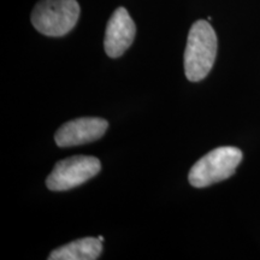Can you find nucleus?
Wrapping results in <instances>:
<instances>
[{
  "label": "nucleus",
  "mask_w": 260,
  "mask_h": 260,
  "mask_svg": "<svg viewBox=\"0 0 260 260\" xmlns=\"http://www.w3.org/2000/svg\"><path fill=\"white\" fill-rule=\"evenodd\" d=\"M218 50L214 29L207 21H197L191 25L184 51V71L191 82H199L212 69Z\"/></svg>",
  "instance_id": "nucleus-1"
},
{
  "label": "nucleus",
  "mask_w": 260,
  "mask_h": 260,
  "mask_svg": "<svg viewBox=\"0 0 260 260\" xmlns=\"http://www.w3.org/2000/svg\"><path fill=\"white\" fill-rule=\"evenodd\" d=\"M242 160V152L236 147H218L199 159L190 169L188 180L195 188L212 186L235 174Z\"/></svg>",
  "instance_id": "nucleus-2"
},
{
  "label": "nucleus",
  "mask_w": 260,
  "mask_h": 260,
  "mask_svg": "<svg viewBox=\"0 0 260 260\" xmlns=\"http://www.w3.org/2000/svg\"><path fill=\"white\" fill-rule=\"evenodd\" d=\"M79 17L76 0H41L31 12V24L47 37H63L73 30Z\"/></svg>",
  "instance_id": "nucleus-3"
},
{
  "label": "nucleus",
  "mask_w": 260,
  "mask_h": 260,
  "mask_svg": "<svg viewBox=\"0 0 260 260\" xmlns=\"http://www.w3.org/2000/svg\"><path fill=\"white\" fill-rule=\"evenodd\" d=\"M100 170L102 164L98 158L89 155H74L54 165L46 180V186L53 191L73 189L96 176Z\"/></svg>",
  "instance_id": "nucleus-4"
},
{
  "label": "nucleus",
  "mask_w": 260,
  "mask_h": 260,
  "mask_svg": "<svg viewBox=\"0 0 260 260\" xmlns=\"http://www.w3.org/2000/svg\"><path fill=\"white\" fill-rule=\"evenodd\" d=\"M109 123L99 117H82L67 122L54 135L59 147H71L95 141L105 134Z\"/></svg>",
  "instance_id": "nucleus-5"
},
{
  "label": "nucleus",
  "mask_w": 260,
  "mask_h": 260,
  "mask_svg": "<svg viewBox=\"0 0 260 260\" xmlns=\"http://www.w3.org/2000/svg\"><path fill=\"white\" fill-rule=\"evenodd\" d=\"M136 34V27L129 12L124 8H118L113 12L107 23L104 47L109 57H121L132 46Z\"/></svg>",
  "instance_id": "nucleus-6"
},
{
  "label": "nucleus",
  "mask_w": 260,
  "mask_h": 260,
  "mask_svg": "<svg viewBox=\"0 0 260 260\" xmlns=\"http://www.w3.org/2000/svg\"><path fill=\"white\" fill-rule=\"evenodd\" d=\"M103 252V242L95 237H84L54 249L50 260H95Z\"/></svg>",
  "instance_id": "nucleus-7"
},
{
  "label": "nucleus",
  "mask_w": 260,
  "mask_h": 260,
  "mask_svg": "<svg viewBox=\"0 0 260 260\" xmlns=\"http://www.w3.org/2000/svg\"><path fill=\"white\" fill-rule=\"evenodd\" d=\"M98 239H99V240H100V241H102V242L104 241V237H103V236H99V237H98Z\"/></svg>",
  "instance_id": "nucleus-8"
}]
</instances>
